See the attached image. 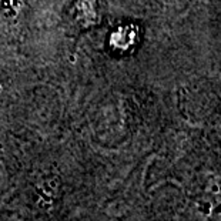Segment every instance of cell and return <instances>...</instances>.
<instances>
[{
	"mask_svg": "<svg viewBox=\"0 0 221 221\" xmlns=\"http://www.w3.org/2000/svg\"><path fill=\"white\" fill-rule=\"evenodd\" d=\"M39 206H40L41 208H44V210H49V208H50V203H49V201H47V203L40 201V203H39Z\"/></svg>",
	"mask_w": 221,
	"mask_h": 221,
	"instance_id": "cell-1",
	"label": "cell"
}]
</instances>
